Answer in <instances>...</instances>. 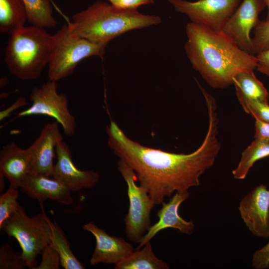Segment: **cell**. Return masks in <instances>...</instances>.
Masks as SVG:
<instances>
[{
    "instance_id": "6da1fadb",
    "label": "cell",
    "mask_w": 269,
    "mask_h": 269,
    "mask_svg": "<svg viewBox=\"0 0 269 269\" xmlns=\"http://www.w3.org/2000/svg\"><path fill=\"white\" fill-rule=\"evenodd\" d=\"M208 129L201 145L189 154L148 147L129 138L114 121L106 127L108 144L114 154L135 172L136 181L154 204H160L174 192L200 185L199 178L214 164L221 147L217 107H207Z\"/></svg>"
},
{
    "instance_id": "7a4b0ae2",
    "label": "cell",
    "mask_w": 269,
    "mask_h": 269,
    "mask_svg": "<svg viewBox=\"0 0 269 269\" xmlns=\"http://www.w3.org/2000/svg\"><path fill=\"white\" fill-rule=\"evenodd\" d=\"M186 33L187 56L212 88H228L239 72L256 69V55L241 49L223 31L190 22L186 25Z\"/></svg>"
},
{
    "instance_id": "3957f363",
    "label": "cell",
    "mask_w": 269,
    "mask_h": 269,
    "mask_svg": "<svg viewBox=\"0 0 269 269\" xmlns=\"http://www.w3.org/2000/svg\"><path fill=\"white\" fill-rule=\"evenodd\" d=\"M71 30L90 41L107 43L126 32L157 25L161 18L143 14L137 9H123L111 3L97 0L75 13L67 22Z\"/></svg>"
},
{
    "instance_id": "277c9868",
    "label": "cell",
    "mask_w": 269,
    "mask_h": 269,
    "mask_svg": "<svg viewBox=\"0 0 269 269\" xmlns=\"http://www.w3.org/2000/svg\"><path fill=\"white\" fill-rule=\"evenodd\" d=\"M53 41V35L33 25L9 35L4 54L9 72L22 80L39 78L48 66Z\"/></svg>"
},
{
    "instance_id": "5b68a950",
    "label": "cell",
    "mask_w": 269,
    "mask_h": 269,
    "mask_svg": "<svg viewBox=\"0 0 269 269\" xmlns=\"http://www.w3.org/2000/svg\"><path fill=\"white\" fill-rule=\"evenodd\" d=\"M107 43H97L73 32L68 23L53 35L48 64L49 80L57 81L71 75L83 59L93 56L102 58Z\"/></svg>"
},
{
    "instance_id": "8992f818",
    "label": "cell",
    "mask_w": 269,
    "mask_h": 269,
    "mask_svg": "<svg viewBox=\"0 0 269 269\" xmlns=\"http://www.w3.org/2000/svg\"><path fill=\"white\" fill-rule=\"evenodd\" d=\"M51 220L43 208L42 213L29 217L18 205L15 210L0 225V229L18 242L26 268L35 269L36 257L51 242Z\"/></svg>"
},
{
    "instance_id": "52a82bcc",
    "label": "cell",
    "mask_w": 269,
    "mask_h": 269,
    "mask_svg": "<svg viewBox=\"0 0 269 269\" xmlns=\"http://www.w3.org/2000/svg\"><path fill=\"white\" fill-rule=\"evenodd\" d=\"M118 169L128 186L130 205L124 219L126 234L131 242L139 244L151 226L150 212L155 204L147 191L136 184L135 172L128 165L119 159Z\"/></svg>"
},
{
    "instance_id": "ba28073f",
    "label": "cell",
    "mask_w": 269,
    "mask_h": 269,
    "mask_svg": "<svg viewBox=\"0 0 269 269\" xmlns=\"http://www.w3.org/2000/svg\"><path fill=\"white\" fill-rule=\"evenodd\" d=\"M31 105L17 114L13 119L32 115H44L54 118L62 127L64 134L74 135L75 117L68 109V99L57 92V82L49 80L40 87H34L29 94Z\"/></svg>"
},
{
    "instance_id": "9c48e42d",
    "label": "cell",
    "mask_w": 269,
    "mask_h": 269,
    "mask_svg": "<svg viewBox=\"0 0 269 269\" xmlns=\"http://www.w3.org/2000/svg\"><path fill=\"white\" fill-rule=\"evenodd\" d=\"M242 0H168L174 9L191 22L222 31Z\"/></svg>"
},
{
    "instance_id": "30bf717a",
    "label": "cell",
    "mask_w": 269,
    "mask_h": 269,
    "mask_svg": "<svg viewBox=\"0 0 269 269\" xmlns=\"http://www.w3.org/2000/svg\"><path fill=\"white\" fill-rule=\"evenodd\" d=\"M265 7L264 0H242L222 30L241 49L251 54L255 55L251 32L259 21V15Z\"/></svg>"
},
{
    "instance_id": "8fae6325",
    "label": "cell",
    "mask_w": 269,
    "mask_h": 269,
    "mask_svg": "<svg viewBox=\"0 0 269 269\" xmlns=\"http://www.w3.org/2000/svg\"><path fill=\"white\" fill-rule=\"evenodd\" d=\"M239 210L248 230L258 237H269V189L261 184L241 200Z\"/></svg>"
},
{
    "instance_id": "7c38bea8",
    "label": "cell",
    "mask_w": 269,
    "mask_h": 269,
    "mask_svg": "<svg viewBox=\"0 0 269 269\" xmlns=\"http://www.w3.org/2000/svg\"><path fill=\"white\" fill-rule=\"evenodd\" d=\"M59 125L56 121L45 124L37 138L27 147L31 161L30 173L52 177L56 147L63 140Z\"/></svg>"
},
{
    "instance_id": "4fadbf2b",
    "label": "cell",
    "mask_w": 269,
    "mask_h": 269,
    "mask_svg": "<svg viewBox=\"0 0 269 269\" xmlns=\"http://www.w3.org/2000/svg\"><path fill=\"white\" fill-rule=\"evenodd\" d=\"M57 162L54 164L52 177L72 192L94 187L98 182L99 175L92 170L79 169L72 159V153L68 144L60 141L56 145Z\"/></svg>"
},
{
    "instance_id": "5bb4252c",
    "label": "cell",
    "mask_w": 269,
    "mask_h": 269,
    "mask_svg": "<svg viewBox=\"0 0 269 269\" xmlns=\"http://www.w3.org/2000/svg\"><path fill=\"white\" fill-rule=\"evenodd\" d=\"M83 229L91 233L96 239L95 248L90 260L92 265H116L134 252L133 246L124 239L109 235L92 222L84 224Z\"/></svg>"
},
{
    "instance_id": "9a60e30c",
    "label": "cell",
    "mask_w": 269,
    "mask_h": 269,
    "mask_svg": "<svg viewBox=\"0 0 269 269\" xmlns=\"http://www.w3.org/2000/svg\"><path fill=\"white\" fill-rule=\"evenodd\" d=\"M190 196L188 191L176 192L168 202L162 203V207L156 214L158 221L151 225L142 238L137 250L142 247L160 231L166 228L178 230L188 235L193 233L194 225L192 220L186 221L178 213L180 205Z\"/></svg>"
},
{
    "instance_id": "2e32d148",
    "label": "cell",
    "mask_w": 269,
    "mask_h": 269,
    "mask_svg": "<svg viewBox=\"0 0 269 269\" xmlns=\"http://www.w3.org/2000/svg\"><path fill=\"white\" fill-rule=\"evenodd\" d=\"M20 188L29 198L40 203L48 199L64 205L73 202L72 191L53 177L29 173L21 181Z\"/></svg>"
},
{
    "instance_id": "e0dca14e",
    "label": "cell",
    "mask_w": 269,
    "mask_h": 269,
    "mask_svg": "<svg viewBox=\"0 0 269 269\" xmlns=\"http://www.w3.org/2000/svg\"><path fill=\"white\" fill-rule=\"evenodd\" d=\"M31 172V161L28 150L23 149L14 142L3 146L0 150V173L9 182V186L18 188Z\"/></svg>"
},
{
    "instance_id": "ac0fdd59",
    "label": "cell",
    "mask_w": 269,
    "mask_h": 269,
    "mask_svg": "<svg viewBox=\"0 0 269 269\" xmlns=\"http://www.w3.org/2000/svg\"><path fill=\"white\" fill-rule=\"evenodd\" d=\"M27 20V13L22 0H0V31L2 34L15 32Z\"/></svg>"
},
{
    "instance_id": "d6986e66",
    "label": "cell",
    "mask_w": 269,
    "mask_h": 269,
    "mask_svg": "<svg viewBox=\"0 0 269 269\" xmlns=\"http://www.w3.org/2000/svg\"><path fill=\"white\" fill-rule=\"evenodd\" d=\"M233 85L238 101L249 99L269 103V93L256 77L254 71L239 72L233 78Z\"/></svg>"
},
{
    "instance_id": "ffe728a7",
    "label": "cell",
    "mask_w": 269,
    "mask_h": 269,
    "mask_svg": "<svg viewBox=\"0 0 269 269\" xmlns=\"http://www.w3.org/2000/svg\"><path fill=\"white\" fill-rule=\"evenodd\" d=\"M115 269H168L167 263L158 258L152 251L150 242L141 250L133 252L115 265Z\"/></svg>"
},
{
    "instance_id": "44dd1931",
    "label": "cell",
    "mask_w": 269,
    "mask_h": 269,
    "mask_svg": "<svg viewBox=\"0 0 269 269\" xmlns=\"http://www.w3.org/2000/svg\"><path fill=\"white\" fill-rule=\"evenodd\" d=\"M269 156V140L255 139L242 152L240 160L232 173L236 179H244L254 163Z\"/></svg>"
},
{
    "instance_id": "7402d4cb",
    "label": "cell",
    "mask_w": 269,
    "mask_h": 269,
    "mask_svg": "<svg viewBox=\"0 0 269 269\" xmlns=\"http://www.w3.org/2000/svg\"><path fill=\"white\" fill-rule=\"evenodd\" d=\"M26 6L27 21L42 28H52L57 22L53 15L52 5L65 17L58 7L50 0H22Z\"/></svg>"
},
{
    "instance_id": "603a6c76",
    "label": "cell",
    "mask_w": 269,
    "mask_h": 269,
    "mask_svg": "<svg viewBox=\"0 0 269 269\" xmlns=\"http://www.w3.org/2000/svg\"><path fill=\"white\" fill-rule=\"evenodd\" d=\"M52 229L51 244L57 252L60 259V266L65 269H84V266L75 256L70 243L58 225L50 221Z\"/></svg>"
},
{
    "instance_id": "cb8c5ba5",
    "label": "cell",
    "mask_w": 269,
    "mask_h": 269,
    "mask_svg": "<svg viewBox=\"0 0 269 269\" xmlns=\"http://www.w3.org/2000/svg\"><path fill=\"white\" fill-rule=\"evenodd\" d=\"M26 268L22 252L16 251L8 243L0 247V269H24Z\"/></svg>"
},
{
    "instance_id": "d4e9b609",
    "label": "cell",
    "mask_w": 269,
    "mask_h": 269,
    "mask_svg": "<svg viewBox=\"0 0 269 269\" xmlns=\"http://www.w3.org/2000/svg\"><path fill=\"white\" fill-rule=\"evenodd\" d=\"M18 188L9 186L7 190L0 196V225L17 208L19 204Z\"/></svg>"
},
{
    "instance_id": "484cf974",
    "label": "cell",
    "mask_w": 269,
    "mask_h": 269,
    "mask_svg": "<svg viewBox=\"0 0 269 269\" xmlns=\"http://www.w3.org/2000/svg\"><path fill=\"white\" fill-rule=\"evenodd\" d=\"M253 30L252 42L257 55L269 47V19L260 20Z\"/></svg>"
},
{
    "instance_id": "4316f807",
    "label": "cell",
    "mask_w": 269,
    "mask_h": 269,
    "mask_svg": "<svg viewBox=\"0 0 269 269\" xmlns=\"http://www.w3.org/2000/svg\"><path fill=\"white\" fill-rule=\"evenodd\" d=\"M239 101L246 113L255 119L269 124V103L249 99H242Z\"/></svg>"
},
{
    "instance_id": "83f0119b",
    "label": "cell",
    "mask_w": 269,
    "mask_h": 269,
    "mask_svg": "<svg viewBox=\"0 0 269 269\" xmlns=\"http://www.w3.org/2000/svg\"><path fill=\"white\" fill-rule=\"evenodd\" d=\"M40 255H41V261L35 269H60V257L51 243L42 250Z\"/></svg>"
},
{
    "instance_id": "f1b7e54d",
    "label": "cell",
    "mask_w": 269,
    "mask_h": 269,
    "mask_svg": "<svg viewBox=\"0 0 269 269\" xmlns=\"http://www.w3.org/2000/svg\"><path fill=\"white\" fill-rule=\"evenodd\" d=\"M252 265L257 269L269 268V241L265 246L253 254Z\"/></svg>"
},
{
    "instance_id": "f546056e",
    "label": "cell",
    "mask_w": 269,
    "mask_h": 269,
    "mask_svg": "<svg viewBox=\"0 0 269 269\" xmlns=\"http://www.w3.org/2000/svg\"><path fill=\"white\" fill-rule=\"evenodd\" d=\"M153 3V0H117L112 4L123 9H137L138 7L142 5Z\"/></svg>"
},
{
    "instance_id": "4dcf8cb0",
    "label": "cell",
    "mask_w": 269,
    "mask_h": 269,
    "mask_svg": "<svg viewBox=\"0 0 269 269\" xmlns=\"http://www.w3.org/2000/svg\"><path fill=\"white\" fill-rule=\"evenodd\" d=\"M256 55L257 58L256 69L269 77V47Z\"/></svg>"
},
{
    "instance_id": "1f68e13d",
    "label": "cell",
    "mask_w": 269,
    "mask_h": 269,
    "mask_svg": "<svg viewBox=\"0 0 269 269\" xmlns=\"http://www.w3.org/2000/svg\"><path fill=\"white\" fill-rule=\"evenodd\" d=\"M28 103L26 99L20 96L8 107L0 112V121L1 122L7 118L14 111L27 105Z\"/></svg>"
},
{
    "instance_id": "d6a6232c",
    "label": "cell",
    "mask_w": 269,
    "mask_h": 269,
    "mask_svg": "<svg viewBox=\"0 0 269 269\" xmlns=\"http://www.w3.org/2000/svg\"><path fill=\"white\" fill-rule=\"evenodd\" d=\"M254 137L269 140V124L255 119Z\"/></svg>"
},
{
    "instance_id": "836d02e7",
    "label": "cell",
    "mask_w": 269,
    "mask_h": 269,
    "mask_svg": "<svg viewBox=\"0 0 269 269\" xmlns=\"http://www.w3.org/2000/svg\"><path fill=\"white\" fill-rule=\"evenodd\" d=\"M4 176H3V175L2 174H1V173H0V192H1V191H2L4 189V179H3V177Z\"/></svg>"
},
{
    "instance_id": "e575fe53",
    "label": "cell",
    "mask_w": 269,
    "mask_h": 269,
    "mask_svg": "<svg viewBox=\"0 0 269 269\" xmlns=\"http://www.w3.org/2000/svg\"><path fill=\"white\" fill-rule=\"evenodd\" d=\"M267 8L268 12L266 19H269V0H264Z\"/></svg>"
},
{
    "instance_id": "d590c367",
    "label": "cell",
    "mask_w": 269,
    "mask_h": 269,
    "mask_svg": "<svg viewBox=\"0 0 269 269\" xmlns=\"http://www.w3.org/2000/svg\"><path fill=\"white\" fill-rule=\"evenodd\" d=\"M111 4L114 3L117 0H108Z\"/></svg>"
},
{
    "instance_id": "8d00e7d4",
    "label": "cell",
    "mask_w": 269,
    "mask_h": 269,
    "mask_svg": "<svg viewBox=\"0 0 269 269\" xmlns=\"http://www.w3.org/2000/svg\"><path fill=\"white\" fill-rule=\"evenodd\" d=\"M50 1H51L52 2L54 3L52 0H50Z\"/></svg>"
}]
</instances>
